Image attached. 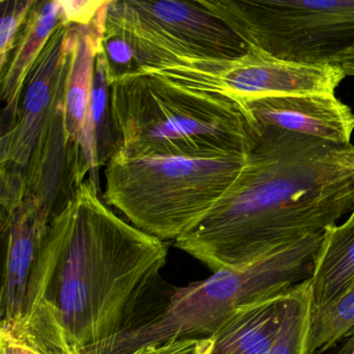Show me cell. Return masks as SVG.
<instances>
[{"label":"cell","instance_id":"cell-1","mask_svg":"<svg viewBox=\"0 0 354 354\" xmlns=\"http://www.w3.org/2000/svg\"><path fill=\"white\" fill-rule=\"evenodd\" d=\"M167 260L165 242L118 216L88 178L49 223L13 339L42 354H104L150 320Z\"/></svg>","mask_w":354,"mask_h":354},{"label":"cell","instance_id":"cell-2","mask_svg":"<svg viewBox=\"0 0 354 354\" xmlns=\"http://www.w3.org/2000/svg\"><path fill=\"white\" fill-rule=\"evenodd\" d=\"M245 163L218 202L175 240L213 272L323 234L353 210L354 146L252 128Z\"/></svg>","mask_w":354,"mask_h":354},{"label":"cell","instance_id":"cell-3","mask_svg":"<svg viewBox=\"0 0 354 354\" xmlns=\"http://www.w3.org/2000/svg\"><path fill=\"white\" fill-rule=\"evenodd\" d=\"M111 104L117 153L128 158L246 155L254 142V130L235 101L150 70L113 82Z\"/></svg>","mask_w":354,"mask_h":354},{"label":"cell","instance_id":"cell-4","mask_svg":"<svg viewBox=\"0 0 354 354\" xmlns=\"http://www.w3.org/2000/svg\"><path fill=\"white\" fill-rule=\"evenodd\" d=\"M246 155L209 158H128L115 154L105 169L107 204L160 240L177 239L200 221L239 176Z\"/></svg>","mask_w":354,"mask_h":354},{"label":"cell","instance_id":"cell-5","mask_svg":"<svg viewBox=\"0 0 354 354\" xmlns=\"http://www.w3.org/2000/svg\"><path fill=\"white\" fill-rule=\"evenodd\" d=\"M248 45L295 63L337 65L354 48V0H200Z\"/></svg>","mask_w":354,"mask_h":354},{"label":"cell","instance_id":"cell-6","mask_svg":"<svg viewBox=\"0 0 354 354\" xmlns=\"http://www.w3.org/2000/svg\"><path fill=\"white\" fill-rule=\"evenodd\" d=\"M107 19L129 39L140 68L174 59H235L248 44L196 1L111 0Z\"/></svg>","mask_w":354,"mask_h":354},{"label":"cell","instance_id":"cell-7","mask_svg":"<svg viewBox=\"0 0 354 354\" xmlns=\"http://www.w3.org/2000/svg\"><path fill=\"white\" fill-rule=\"evenodd\" d=\"M147 70L179 86L223 95L239 106L267 97L335 94L346 77L339 65L285 61L252 45L235 59L174 57Z\"/></svg>","mask_w":354,"mask_h":354},{"label":"cell","instance_id":"cell-8","mask_svg":"<svg viewBox=\"0 0 354 354\" xmlns=\"http://www.w3.org/2000/svg\"><path fill=\"white\" fill-rule=\"evenodd\" d=\"M77 39V26L66 24L49 39L26 80L15 126L1 136V165L26 171L65 95Z\"/></svg>","mask_w":354,"mask_h":354},{"label":"cell","instance_id":"cell-9","mask_svg":"<svg viewBox=\"0 0 354 354\" xmlns=\"http://www.w3.org/2000/svg\"><path fill=\"white\" fill-rule=\"evenodd\" d=\"M51 215L32 196L0 223L5 244L0 287V333L14 337L24 320L28 283L38 263Z\"/></svg>","mask_w":354,"mask_h":354},{"label":"cell","instance_id":"cell-10","mask_svg":"<svg viewBox=\"0 0 354 354\" xmlns=\"http://www.w3.org/2000/svg\"><path fill=\"white\" fill-rule=\"evenodd\" d=\"M252 128H274L337 146H350L354 113L335 94L267 97L240 105Z\"/></svg>","mask_w":354,"mask_h":354},{"label":"cell","instance_id":"cell-11","mask_svg":"<svg viewBox=\"0 0 354 354\" xmlns=\"http://www.w3.org/2000/svg\"><path fill=\"white\" fill-rule=\"evenodd\" d=\"M86 174L80 152L68 138L64 95L26 167L28 196L36 198L53 218L74 196Z\"/></svg>","mask_w":354,"mask_h":354},{"label":"cell","instance_id":"cell-12","mask_svg":"<svg viewBox=\"0 0 354 354\" xmlns=\"http://www.w3.org/2000/svg\"><path fill=\"white\" fill-rule=\"evenodd\" d=\"M65 24L59 0L36 1L28 14L15 48L1 72V136L13 129L17 121L26 80L55 30Z\"/></svg>","mask_w":354,"mask_h":354},{"label":"cell","instance_id":"cell-13","mask_svg":"<svg viewBox=\"0 0 354 354\" xmlns=\"http://www.w3.org/2000/svg\"><path fill=\"white\" fill-rule=\"evenodd\" d=\"M291 290L240 308L210 335L208 354H268L281 333Z\"/></svg>","mask_w":354,"mask_h":354},{"label":"cell","instance_id":"cell-14","mask_svg":"<svg viewBox=\"0 0 354 354\" xmlns=\"http://www.w3.org/2000/svg\"><path fill=\"white\" fill-rule=\"evenodd\" d=\"M109 3L111 0H107L90 26H77V44L66 86V130L68 138L75 145L80 155L82 136L88 122L95 64L97 55L100 53L102 47Z\"/></svg>","mask_w":354,"mask_h":354},{"label":"cell","instance_id":"cell-15","mask_svg":"<svg viewBox=\"0 0 354 354\" xmlns=\"http://www.w3.org/2000/svg\"><path fill=\"white\" fill-rule=\"evenodd\" d=\"M310 281L313 310L324 308L354 287V210L326 229Z\"/></svg>","mask_w":354,"mask_h":354},{"label":"cell","instance_id":"cell-16","mask_svg":"<svg viewBox=\"0 0 354 354\" xmlns=\"http://www.w3.org/2000/svg\"><path fill=\"white\" fill-rule=\"evenodd\" d=\"M310 281L291 290L281 333L268 354H316L310 344Z\"/></svg>","mask_w":354,"mask_h":354},{"label":"cell","instance_id":"cell-17","mask_svg":"<svg viewBox=\"0 0 354 354\" xmlns=\"http://www.w3.org/2000/svg\"><path fill=\"white\" fill-rule=\"evenodd\" d=\"M353 333L354 287L324 308H312L310 337L315 353H324Z\"/></svg>","mask_w":354,"mask_h":354},{"label":"cell","instance_id":"cell-18","mask_svg":"<svg viewBox=\"0 0 354 354\" xmlns=\"http://www.w3.org/2000/svg\"><path fill=\"white\" fill-rule=\"evenodd\" d=\"M101 50L106 59L111 86L123 76L142 69L129 39L107 16Z\"/></svg>","mask_w":354,"mask_h":354},{"label":"cell","instance_id":"cell-19","mask_svg":"<svg viewBox=\"0 0 354 354\" xmlns=\"http://www.w3.org/2000/svg\"><path fill=\"white\" fill-rule=\"evenodd\" d=\"M35 0H13L0 1L1 26H0V71L9 63L15 48L18 36L24 28Z\"/></svg>","mask_w":354,"mask_h":354},{"label":"cell","instance_id":"cell-20","mask_svg":"<svg viewBox=\"0 0 354 354\" xmlns=\"http://www.w3.org/2000/svg\"><path fill=\"white\" fill-rule=\"evenodd\" d=\"M28 196L26 169L12 165H1V212L0 223H5Z\"/></svg>","mask_w":354,"mask_h":354},{"label":"cell","instance_id":"cell-21","mask_svg":"<svg viewBox=\"0 0 354 354\" xmlns=\"http://www.w3.org/2000/svg\"><path fill=\"white\" fill-rule=\"evenodd\" d=\"M211 345L212 339L210 337L171 339L165 343L146 346L131 354H208Z\"/></svg>","mask_w":354,"mask_h":354},{"label":"cell","instance_id":"cell-22","mask_svg":"<svg viewBox=\"0 0 354 354\" xmlns=\"http://www.w3.org/2000/svg\"><path fill=\"white\" fill-rule=\"evenodd\" d=\"M107 0H84V1H67L59 0L64 21L66 24L76 26H88L98 14L99 10Z\"/></svg>","mask_w":354,"mask_h":354},{"label":"cell","instance_id":"cell-23","mask_svg":"<svg viewBox=\"0 0 354 354\" xmlns=\"http://www.w3.org/2000/svg\"><path fill=\"white\" fill-rule=\"evenodd\" d=\"M0 354H42L35 348L0 333Z\"/></svg>","mask_w":354,"mask_h":354},{"label":"cell","instance_id":"cell-24","mask_svg":"<svg viewBox=\"0 0 354 354\" xmlns=\"http://www.w3.org/2000/svg\"><path fill=\"white\" fill-rule=\"evenodd\" d=\"M337 65L341 66L346 76L354 77V48L342 55L337 61Z\"/></svg>","mask_w":354,"mask_h":354},{"label":"cell","instance_id":"cell-25","mask_svg":"<svg viewBox=\"0 0 354 354\" xmlns=\"http://www.w3.org/2000/svg\"><path fill=\"white\" fill-rule=\"evenodd\" d=\"M337 354H354V333L349 337L347 343L339 349Z\"/></svg>","mask_w":354,"mask_h":354},{"label":"cell","instance_id":"cell-26","mask_svg":"<svg viewBox=\"0 0 354 354\" xmlns=\"http://www.w3.org/2000/svg\"><path fill=\"white\" fill-rule=\"evenodd\" d=\"M353 202H354V181H353ZM353 210H354V207H353Z\"/></svg>","mask_w":354,"mask_h":354}]
</instances>
